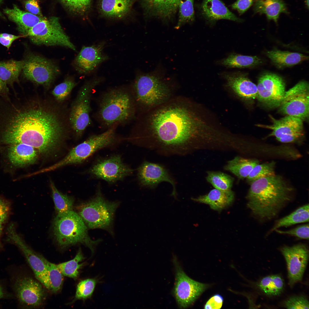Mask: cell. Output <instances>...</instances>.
Here are the masks:
<instances>
[{
	"mask_svg": "<svg viewBox=\"0 0 309 309\" xmlns=\"http://www.w3.org/2000/svg\"><path fill=\"white\" fill-rule=\"evenodd\" d=\"M193 104L182 96L137 114L128 139L165 156L183 155L193 147L201 123Z\"/></svg>",
	"mask_w": 309,
	"mask_h": 309,
	"instance_id": "6da1fadb",
	"label": "cell"
},
{
	"mask_svg": "<svg viewBox=\"0 0 309 309\" xmlns=\"http://www.w3.org/2000/svg\"><path fill=\"white\" fill-rule=\"evenodd\" d=\"M64 126L55 113L39 106L15 116L3 134L7 143L30 146L43 155L53 152L60 144Z\"/></svg>",
	"mask_w": 309,
	"mask_h": 309,
	"instance_id": "7a4b0ae2",
	"label": "cell"
},
{
	"mask_svg": "<svg viewBox=\"0 0 309 309\" xmlns=\"http://www.w3.org/2000/svg\"><path fill=\"white\" fill-rule=\"evenodd\" d=\"M250 184L247 206L261 220L275 217L293 198V188L279 175L261 178Z\"/></svg>",
	"mask_w": 309,
	"mask_h": 309,
	"instance_id": "3957f363",
	"label": "cell"
},
{
	"mask_svg": "<svg viewBox=\"0 0 309 309\" xmlns=\"http://www.w3.org/2000/svg\"><path fill=\"white\" fill-rule=\"evenodd\" d=\"M98 101L95 117L100 127L106 130L114 125H126L136 118L137 109L131 85L108 89Z\"/></svg>",
	"mask_w": 309,
	"mask_h": 309,
	"instance_id": "277c9868",
	"label": "cell"
},
{
	"mask_svg": "<svg viewBox=\"0 0 309 309\" xmlns=\"http://www.w3.org/2000/svg\"><path fill=\"white\" fill-rule=\"evenodd\" d=\"M172 82L156 71L138 73L131 86L137 115L160 105L174 97Z\"/></svg>",
	"mask_w": 309,
	"mask_h": 309,
	"instance_id": "5b68a950",
	"label": "cell"
},
{
	"mask_svg": "<svg viewBox=\"0 0 309 309\" xmlns=\"http://www.w3.org/2000/svg\"><path fill=\"white\" fill-rule=\"evenodd\" d=\"M88 228L79 214L72 210L58 214L54 220L53 232L58 245L62 248L82 244L93 253L100 240H93L89 236Z\"/></svg>",
	"mask_w": 309,
	"mask_h": 309,
	"instance_id": "8992f818",
	"label": "cell"
},
{
	"mask_svg": "<svg viewBox=\"0 0 309 309\" xmlns=\"http://www.w3.org/2000/svg\"><path fill=\"white\" fill-rule=\"evenodd\" d=\"M119 204L108 200L98 190L94 197L78 206V213L88 228L102 229L113 234L115 214Z\"/></svg>",
	"mask_w": 309,
	"mask_h": 309,
	"instance_id": "52a82bcc",
	"label": "cell"
},
{
	"mask_svg": "<svg viewBox=\"0 0 309 309\" xmlns=\"http://www.w3.org/2000/svg\"><path fill=\"white\" fill-rule=\"evenodd\" d=\"M104 80L103 77L96 76L87 81L80 88L72 103L70 121L72 128L78 137L82 135L91 123L90 104L94 90Z\"/></svg>",
	"mask_w": 309,
	"mask_h": 309,
	"instance_id": "ba28073f",
	"label": "cell"
},
{
	"mask_svg": "<svg viewBox=\"0 0 309 309\" xmlns=\"http://www.w3.org/2000/svg\"><path fill=\"white\" fill-rule=\"evenodd\" d=\"M26 36L36 45L59 46L76 49L56 17L41 21L29 30Z\"/></svg>",
	"mask_w": 309,
	"mask_h": 309,
	"instance_id": "9c48e42d",
	"label": "cell"
},
{
	"mask_svg": "<svg viewBox=\"0 0 309 309\" xmlns=\"http://www.w3.org/2000/svg\"><path fill=\"white\" fill-rule=\"evenodd\" d=\"M24 61L23 76L37 84L48 86L59 73V69L54 62L40 55L30 53Z\"/></svg>",
	"mask_w": 309,
	"mask_h": 309,
	"instance_id": "30bf717a",
	"label": "cell"
},
{
	"mask_svg": "<svg viewBox=\"0 0 309 309\" xmlns=\"http://www.w3.org/2000/svg\"><path fill=\"white\" fill-rule=\"evenodd\" d=\"M118 126L114 125L102 133L91 135L73 148L67 155L68 162L72 164L82 163L98 150L117 142L119 140L116 130Z\"/></svg>",
	"mask_w": 309,
	"mask_h": 309,
	"instance_id": "8fae6325",
	"label": "cell"
},
{
	"mask_svg": "<svg viewBox=\"0 0 309 309\" xmlns=\"http://www.w3.org/2000/svg\"><path fill=\"white\" fill-rule=\"evenodd\" d=\"M282 113L300 119H307L309 115V85L301 81L285 91L280 104Z\"/></svg>",
	"mask_w": 309,
	"mask_h": 309,
	"instance_id": "7c38bea8",
	"label": "cell"
},
{
	"mask_svg": "<svg viewBox=\"0 0 309 309\" xmlns=\"http://www.w3.org/2000/svg\"><path fill=\"white\" fill-rule=\"evenodd\" d=\"M13 288L19 303L23 307L37 308L45 299L46 292L41 284L29 276H17L14 281Z\"/></svg>",
	"mask_w": 309,
	"mask_h": 309,
	"instance_id": "4fadbf2b",
	"label": "cell"
},
{
	"mask_svg": "<svg viewBox=\"0 0 309 309\" xmlns=\"http://www.w3.org/2000/svg\"><path fill=\"white\" fill-rule=\"evenodd\" d=\"M270 118L272 124H258V126L271 130L272 132L270 136H275L280 142L300 144L302 142L304 136L302 120L289 116L279 119L272 116Z\"/></svg>",
	"mask_w": 309,
	"mask_h": 309,
	"instance_id": "5bb4252c",
	"label": "cell"
},
{
	"mask_svg": "<svg viewBox=\"0 0 309 309\" xmlns=\"http://www.w3.org/2000/svg\"><path fill=\"white\" fill-rule=\"evenodd\" d=\"M174 295L177 303L181 308L191 304L208 287L207 284L195 281L190 278L177 263Z\"/></svg>",
	"mask_w": 309,
	"mask_h": 309,
	"instance_id": "9a60e30c",
	"label": "cell"
},
{
	"mask_svg": "<svg viewBox=\"0 0 309 309\" xmlns=\"http://www.w3.org/2000/svg\"><path fill=\"white\" fill-rule=\"evenodd\" d=\"M7 236L8 240L23 252L37 279L49 290L47 266L41 255L35 253L26 244L16 231L14 224H11L8 227Z\"/></svg>",
	"mask_w": 309,
	"mask_h": 309,
	"instance_id": "2e32d148",
	"label": "cell"
},
{
	"mask_svg": "<svg viewBox=\"0 0 309 309\" xmlns=\"http://www.w3.org/2000/svg\"><path fill=\"white\" fill-rule=\"evenodd\" d=\"M257 98L270 108L279 106L284 94L285 83L281 78L268 73L259 78L257 85Z\"/></svg>",
	"mask_w": 309,
	"mask_h": 309,
	"instance_id": "e0dca14e",
	"label": "cell"
},
{
	"mask_svg": "<svg viewBox=\"0 0 309 309\" xmlns=\"http://www.w3.org/2000/svg\"><path fill=\"white\" fill-rule=\"evenodd\" d=\"M137 169L138 179L142 186L154 189L162 182H168L173 187L171 195L175 199L178 200L175 181L163 165L144 161Z\"/></svg>",
	"mask_w": 309,
	"mask_h": 309,
	"instance_id": "ac0fdd59",
	"label": "cell"
},
{
	"mask_svg": "<svg viewBox=\"0 0 309 309\" xmlns=\"http://www.w3.org/2000/svg\"><path fill=\"white\" fill-rule=\"evenodd\" d=\"M280 250L286 262L289 284L292 287L302 279L308 260V250L305 245L299 244L284 246Z\"/></svg>",
	"mask_w": 309,
	"mask_h": 309,
	"instance_id": "d6986e66",
	"label": "cell"
},
{
	"mask_svg": "<svg viewBox=\"0 0 309 309\" xmlns=\"http://www.w3.org/2000/svg\"><path fill=\"white\" fill-rule=\"evenodd\" d=\"M133 171L123 163L120 155H116L98 161L88 172L98 178L112 183L122 180Z\"/></svg>",
	"mask_w": 309,
	"mask_h": 309,
	"instance_id": "ffe728a7",
	"label": "cell"
},
{
	"mask_svg": "<svg viewBox=\"0 0 309 309\" xmlns=\"http://www.w3.org/2000/svg\"><path fill=\"white\" fill-rule=\"evenodd\" d=\"M105 45L102 41L91 46H83L74 61L76 70L80 74H89L108 60V56L103 52Z\"/></svg>",
	"mask_w": 309,
	"mask_h": 309,
	"instance_id": "44dd1931",
	"label": "cell"
},
{
	"mask_svg": "<svg viewBox=\"0 0 309 309\" xmlns=\"http://www.w3.org/2000/svg\"><path fill=\"white\" fill-rule=\"evenodd\" d=\"M225 78L228 86L241 98L251 100L257 98V86L245 74H227Z\"/></svg>",
	"mask_w": 309,
	"mask_h": 309,
	"instance_id": "7402d4cb",
	"label": "cell"
},
{
	"mask_svg": "<svg viewBox=\"0 0 309 309\" xmlns=\"http://www.w3.org/2000/svg\"><path fill=\"white\" fill-rule=\"evenodd\" d=\"M180 0H142L146 14L163 19H169L178 10Z\"/></svg>",
	"mask_w": 309,
	"mask_h": 309,
	"instance_id": "603a6c76",
	"label": "cell"
},
{
	"mask_svg": "<svg viewBox=\"0 0 309 309\" xmlns=\"http://www.w3.org/2000/svg\"><path fill=\"white\" fill-rule=\"evenodd\" d=\"M3 11L8 18L16 24L19 32L25 36L31 28L44 19L23 11L15 4L12 8H6Z\"/></svg>",
	"mask_w": 309,
	"mask_h": 309,
	"instance_id": "cb8c5ba5",
	"label": "cell"
},
{
	"mask_svg": "<svg viewBox=\"0 0 309 309\" xmlns=\"http://www.w3.org/2000/svg\"><path fill=\"white\" fill-rule=\"evenodd\" d=\"M8 155L11 163L19 167L34 163L38 157L36 149L30 146L22 143L11 144L8 149Z\"/></svg>",
	"mask_w": 309,
	"mask_h": 309,
	"instance_id": "d4e9b609",
	"label": "cell"
},
{
	"mask_svg": "<svg viewBox=\"0 0 309 309\" xmlns=\"http://www.w3.org/2000/svg\"><path fill=\"white\" fill-rule=\"evenodd\" d=\"M201 9L204 15L211 21L220 19L242 21L231 12L221 0H203Z\"/></svg>",
	"mask_w": 309,
	"mask_h": 309,
	"instance_id": "484cf974",
	"label": "cell"
},
{
	"mask_svg": "<svg viewBox=\"0 0 309 309\" xmlns=\"http://www.w3.org/2000/svg\"><path fill=\"white\" fill-rule=\"evenodd\" d=\"M234 197V193L231 190L224 191L215 189L207 194L194 198L193 201L209 205L212 209L220 211L230 204Z\"/></svg>",
	"mask_w": 309,
	"mask_h": 309,
	"instance_id": "4316f807",
	"label": "cell"
},
{
	"mask_svg": "<svg viewBox=\"0 0 309 309\" xmlns=\"http://www.w3.org/2000/svg\"><path fill=\"white\" fill-rule=\"evenodd\" d=\"M253 6L255 13L265 14L269 20L277 23L282 13L288 14L283 0H255Z\"/></svg>",
	"mask_w": 309,
	"mask_h": 309,
	"instance_id": "83f0119b",
	"label": "cell"
},
{
	"mask_svg": "<svg viewBox=\"0 0 309 309\" xmlns=\"http://www.w3.org/2000/svg\"><path fill=\"white\" fill-rule=\"evenodd\" d=\"M133 2V0H101L99 9L106 16L121 18L129 11Z\"/></svg>",
	"mask_w": 309,
	"mask_h": 309,
	"instance_id": "f1b7e54d",
	"label": "cell"
},
{
	"mask_svg": "<svg viewBox=\"0 0 309 309\" xmlns=\"http://www.w3.org/2000/svg\"><path fill=\"white\" fill-rule=\"evenodd\" d=\"M259 164L258 160L237 156L228 161L224 169L231 172L239 178L243 179L246 178L253 168Z\"/></svg>",
	"mask_w": 309,
	"mask_h": 309,
	"instance_id": "f546056e",
	"label": "cell"
},
{
	"mask_svg": "<svg viewBox=\"0 0 309 309\" xmlns=\"http://www.w3.org/2000/svg\"><path fill=\"white\" fill-rule=\"evenodd\" d=\"M267 55L273 62L281 66H293L308 59V56L300 53L279 50L269 51Z\"/></svg>",
	"mask_w": 309,
	"mask_h": 309,
	"instance_id": "4dcf8cb0",
	"label": "cell"
},
{
	"mask_svg": "<svg viewBox=\"0 0 309 309\" xmlns=\"http://www.w3.org/2000/svg\"><path fill=\"white\" fill-rule=\"evenodd\" d=\"M24 64V60L0 62V79L6 84L18 81Z\"/></svg>",
	"mask_w": 309,
	"mask_h": 309,
	"instance_id": "1f68e13d",
	"label": "cell"
},
{
	"mask_svg": "<svg viewBox=\"0 0 309 309\" xmlns=\"http://www.w3.org/2000/svg\"><path fill=\"white\" fill-rule=\"evenodd\" d=\"M309 207L308 204H306L297 209L289 215L278 220L271 229V232L281 227L308 222Z\"/></svg>",
	"mask_w": 309,
	"mask_h": 309,
	"instance_id": "d6a6232c",
	"label": "cell"
},
{
	"mask_svg": "<svg viewBox=\"0 0 309 309\" xmlns=\"http://www.w3.org/2000/svg\"><path fill=\"white\" fill-rule=\"evenodd\" d=\"M259 288L266 295L277 296L283 291L284 280L279 275L268 276L262 278L258 284Z\"/></svg>",
	"mask_w": 309,
	"mask_h": 309,
	"instance_id": "836d02e7",
	"label": "cell"
},
{
	"mask_svg": "<svg viewBox=\"0 0 309 309\" xmlns=\"http://www.w3.org/2000/svg\"><path fill=\"white\" fill-rule=\"evenodd\" d=\"M261 62L256 56H250L233 54L223 60L221 64L228 68H245L254 66Z\"/></svg>",
	"mask_w": 309,
	"mask_h": 309,
	"instance_id": "e575fe53",
	"label": "cell"
},
{
	"mask_svg": "<svg viewBox=\"0 0 309 309\" xmlns=\"http://www.w3.org/2000/svg\"><path fill=\"white\" fill-rule=\"evenodd\" d=\"M85 258L80 248L73 259L57 265L63 275L66 276L76 279L79 275V270L83 265L80 264Z\"/></svg>",
	"mask_w": 309,
	"mask_h": 309,
	"instance_id": "d590c367",
	"label": "cell"
},
{
	"mask_svg": "<svg viewBox=\"0 0 309 309\" xmlns=\"http://www.w3.org/2000/svg\"><path fill=\"white\" fill-rule=\"evenodd\" d=\"M50 186L55 208L58 214L72 210L73 199L60 192L52 181L50 182Z\"/></svg>",
	"mask_w": 309,
	"mask_h": 309,
	"instance_id": "8d00e7d4",
	"label": "cell"
},
{
	"mask_svg": "<svg viewBox=\"0 0 309 309\" xmlns=\"http://www.w3.org/2000/svg\"><path fill=\"white\" fill-rule=\"evenodd\" d=\"M47 268L50 290L53 293L58 292L62 288L63 282V275L57 265L50 262L41 255Z\"/></svg>",
	"mask_w": 309,
	"mask_h": 309,
	"instance_id": "74e56055",
	"label": "cell"
},
{
	"mask_svg": "<svg viewBox=\"0 0 309 309\" xmlns=\"http://www.w3.org/2000/svg\"><path fill=\"white\" fill-rule=\"evenodd\" d=\"M207 181L216 189L226 191L231 190L233 179L230 176L221 172L208 171Z\"/></svg>",
	"mask_w": 309,
	"mask_h": 309,
	"instance_id": "f35d334b",
	"label": "cell"
},
{
	"mask_svg": "<svg viewBox=\"0 0 309 309\" xmlns=\"http://www.w3.org/2000/svg\"><path fill=\"white\" fill-rule=\"evenodd\" d=\"M194 0H180L178 10L179 17L178 22L175 27L178 29L187 23L193 21L194 20Z\"/></svg>",
	"mask_w": 309,
	"mask_h": 309,
	"instance_id": "ab89813d",
	"label": "cell"
},
{
	"mask_svg": "<svg viewBox=\"0 0 309 309\" xmlns=\"http://www.w3.org/2000/svg\"><path fill=\"white\" fill-rule=\"evenodd\" d=\"M275 165L274 161L256 165L246 177L247 181L251 184L259 179L275 175Z\"/></svg>",
	"mask_w": 309,
	"mask_h": 309,
	"instance_id": "60d3db41",
	"label": "cell"
},
{
	"mask_svg": "<svg viewBox=\"0 0 309 309\" xmlns=\"http://www.w3.org/2000/svg\"><path fill=\"white\" fill-rule=\"evenodd\" d=\"M97 281L94 278H88L80 282L77 286L74 299L71 303L77 300H85L90 298L94 291Z\"/></svg>",
	"mask_w": 309,
	"mask_h": 309,
	"instance_id": "b9f144b4",
	"label": "cell"
},
{
	"mask_svg": "<svg viewBox=\"0 0 309 309\" xmlns=\"http://www.w3.org/2000/svg\"><path fill=\"white\" fill-rule=\"evenodd\" d=\"M76 84L72 78H66L55 87L52 91V94L58 101H63L68 96Z\"/></svg>",
	"mask_w": 309,
	"mask_h": 309,
	"instance_id": "7bdbcfd3",
	"label": "cell"
},
{
	"mask_svg": "<svg viewBox=\"0 0 309 309\" xmlns=\"http://www.w3.org/2000/svg\"><path fill=\"white\" fill-rule=\"evenodd\" d=\"M69 10L75 13L82 14L89 9L92 0H60Z\"/></svg>",
	"mask_w": 309,
	"mask_h": 309,
	"instance_id": "ee69618b",
	"label": "cell"
},
{
	"mask_svg": "<svg viewBox=\"0 0 309 309\" xmlns=\"http://www.w3.org/2000/svg\"><path fill=\"white\" fill-rule=\"evenodd\" d=\"M309 224H306L285 231L278 229L275 231L278 233L294 236L301 239H309Z\"/></svg>",
	"mask_w": 309,
	"mask_h": 309,
	"instance_id": "f6af8a7d",
	"label": "cell"
},
{
	"mask_svg": "<svg viewBox=\"0 0 309 309\" xmlns=\"http://www.w3.org/2000/svg\"><path fill=\"white\" fill-rule=\"evenodd\" d=\"M284 306L288 309H308L309 302L303 296L291 297L284 302Z\"/></svg>",
	"mask_w": 309,
	"mask_h": 309,
	"instance_id": "bcb514c9",
	"label": "cell"
},
{
	"mask_svg": "<svg viewBox=\"0 0 309 309\" xmlns=\"http://www.w3.org/2000/svg\"><path fill=\"white\" fill-rule=\"evenodd\" d=\"M223 301V297L219 294H216L211 297L207 302L204 306L205 309H219L222 306Z\"/></svg>",
	"mask_w": 309,
	"mask_h": 309,
	"instance_id": "7dc6e473",
	"label": "cell"
},
{
	"mask_svg": "<svg viewBox=\"0 0 309 309\" xmlns=\"http://www.w3.org/2000/svg\"><path fill=\"white\" fill-rule=\"evenodd\" d=\"M255 0H237L232 5V8L237 10L240 14L246 11Z\"/></svg>",
	"mask_w": 309,
	"mask_h": 309,
	"instance_id": "c3c4849f",
	"label": "cell"
},
{
	"mask_svg": "<svg viewBox=\"0 0 309 309\" xmlns=\"http://www.w3.org/2000/svg\"><path fill=\"white\" fill-rule=\"evenodd\" d=\"M9 202L0 198V222L3 224L7 221L10 211Z\"/></svg>",
	"mask_w": 309,
	"mask_h": 309,
	"instance_id": "681fc988",
	"label": "cell"
},
{
	"mask_svg": "<svg viewBox=\"0 0 309 309\" xmlns=\"http://www.w3.org/2000/svg\"><path fill=\"white\" fill-rule=\"evenodd\" d=\"M25 6L29 12L42 17L39 6L37 0H27L25 2Z\"/></svg>",
	"mask_w": 309,
	"mask_h": 309,
	"instance_id": "f907efd6",
	"label": "cell"
},
{
	"mask_svg": "<svg viewBox=\"0 0 309 309\" xmlns=\"http://www.w3.org/2000/svg\"><path fill=\"white\" fill-rule=\"evenodd\" d=\"M25 37L23 35H16L7 33L0 34V43L9 49L15 40Z\"/></svg>",
	"mask_w": 309,
	"mask_h": 309,
	"instance_id": "816d5d0a",
	"label": "cell"
},
{
	"mask_svg": "<svg viewBox=\"0 0 309 309\" xmlns=\"http://www.w3.org/2000/svg\"><path fill=\"white\" fill-rule=\"evenodd\" d=\"M7 90L6 84L0 79V93L7 92Z\"/></svg>",
	"mask_w": 309,
	"mask_h": 309,
	"instance_id": "f5cc1de1",
	"label": "cell"
},
{
	"mask_svg": "<svg viewBox=\"0 0 309 309\" xmlns=\"http://www.w3.org/2000/svg\"><path fill=\"white\" fill-rule=\"evenodd\" d=\"M2 285L0 284V299L9 296Z\"/></svg>",
	"mask_w": 309,
	"mask_h": 309,
	"instance_id": "db71d44e",
	"label": "cell"
},
{
	"mask_svg": "<svg viewBox=\"0 0 309 309\" xmlns=\"http://www.w3.org/2000/svg\"><path fill=\"white\" fill-rule=\"evenodd\" d=\"M2 224L0 222V250L2 247V245L0 241V238L2 234V231L3 229Z\"/></svg>",
	"mask_w": 309,
	"mask_h": 309,
	"instance_id": "11a10c76",
	"label": "cell"
},
{
	"mask_svg": "<svg viewBox=\"0 0 309 309\" xmlns=\"http://www.w3.org/2000/svg\"><path fill=\"white\" fill-rule=\"evenodd\" d=\"M305 3L306 7L307 9H309V0H305Z\"/></svg>",
	"mask_w": 309,
	"mask_h": 309,
	"instance_id": "9f6ffc18",
	"label": "cell"
},
{
	"mask_svg": "<svg viewBox=\"0 0 309 309\" xmlns=\"http://www.w3.org/2000/svg\"><path fill=\"white\" fill-rule=\"evenodd\" d=\"M3 0H0V6L2 4ZM2 16V13L0 11V17Z\"/></svg>",
	"mask_w": 309,
	"mask_h": 309,
	"instance_id": "6f0895ef",
	"label": "cell"
}]
</instances>
